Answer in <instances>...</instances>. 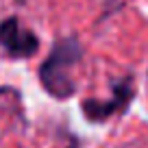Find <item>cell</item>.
Wrapping results in <instances>:
<instances>
[{
    "label": "cell",
    "instance_id": "obj_3",
    "mask_svg": "<svg viewBox=\"0 0 148 148\" xmlns=\"http://www.w3.org/2000/svg\"><path fill=\"white\" fill-rule=\"evenodd\" d=\"M0 48L13 59H28L39 50V39L18 18H7L0 22Z\"/></svg>",
    "mask_w": 148,
    "mask_h": 148
},
{
    "label": "cell",
    "instance_id": "obj_2",
    "mask_svg": "<svg viewBox=\"0 0 148 148\" xmlns=\"http://www.w3.org/2000/svg\"><path fill=\"white\" fill-rule=\"evenodd\" d=\"M135 96V85L129 76L116 81L113 83V89H111V98L107 100H94V98H87V100L81 105V111L85 113L89 122H105L109 120L111 116L116 113H122L126 107L131 105Z\"/></svg>",
    "mask_w": 148,
    "mask_h": 148
},
{
    "label": "cell",
    "instance_id": "obj_1",
    "mask_svg": "<svg viewBox=\"0 0 148 148\" xmlns=\"http://www.w3.org/2000/svg\"><path fill=\"white\" fill-rule=\"evenodd\" d=\"M81 59H83V46L74 37L59 39L39 68V81L44 89L59 100L74 96L76 83L72 79V68Z\"/></svg>",
    "mask_w": 148,
    "mask_h": 148
}]
</instances>
